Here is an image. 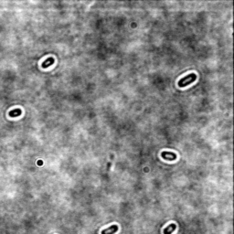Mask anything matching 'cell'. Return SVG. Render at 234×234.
Listing matches in <instances>:
<instances>
[{
  "label": "cell",
  "instance_id": "5",
  "mask_svg": "<svg viewBox=\"0 0 234 234\" xmlns=\"http://www.w3.org/2000/svg\"><path fill=\"white\" fill-rule=\"evenodd\" d=\"M53 63H54V59L53 58H48L42 63V68H48V66H51Z\"/></svg>",
  "mask_w": 234,
  "mask_h": 234
},
{
  "label": "cell",
  "instance_id": "6",
  "mask_svg": "<svg viewBox=\"0 0 234 234\" xmlns=\"http://www.w3.org/2000/svg\"><path fill=\"white\" fill-rule=\"evenodd\" d=\"M21 114V110L18 109L17 111H11V112L9 113V115L11 117H14V116H18Z\"/></svg>",
  "mask_w": 234,
  "mask_h": 234
},
{
  "label": "cell",
  "instance_id": "3",
  "mask_svg": "<svg viewBox=\"0 0 234 234\" xmlns=\"http://www.w3.org/2000/svg\"><path fill=\"white\" fill-rule=\"evenodd\" d=\"M118 230V226L117 225H112L111 227L103 230H102V234H114L115 232H117Z\"/></svg>",
  "mask_w": 234,
  "mask_h": 234
},
{
  "label": "cell",
  "instance_id": "1",
  "mask_svg": "<svg viewBox=\"0 0 234 234\" xmlns=\"http://www.w3.org/2000/svg\"><path fill=\"white\" fill-rule=\"evenodd\" d=\"M196 80H197V75L195 74V73H190V74H189L188 76L182 78V79L178 81V86H179L180 88H185L187 85L194 82Z\"/></svg>",
  "mask_w": 234,
  "mask_h": 234
},
{
  "label": "cell",
  "instance_id": "4",
  "mask_svg": "<svg viewBox=\"0 0 234 234\" xmlns=\"http://www.w3.org/2000/svg\"><path fill=\"white\" fill-rule=\"evenodd\" d=\"M176 228H177L176 224H174V223L169 224L167 227L165 228V230H164V234H171L172 232H173V231L176 230Z\"/></svg>",
  "mask_w": 234,
  "mask_h": 234
},
{
  "label": "cell",
  "instance_id": "2",
  "mask_svg": "<svg viewBox=\"0 0 234 234\" xmlns=\"http://www.w3.org/2000/svg\"><path fill=\"white\" fill-rule=\"evenodd\" d=\"M161 156L165 159V160H167V161H175L177 159V156L176 154L174 153H171V152H162L161 153Z\"/></svg>",
  "mask_w": 234,
  "mask_h": 234
}]
</instances>
